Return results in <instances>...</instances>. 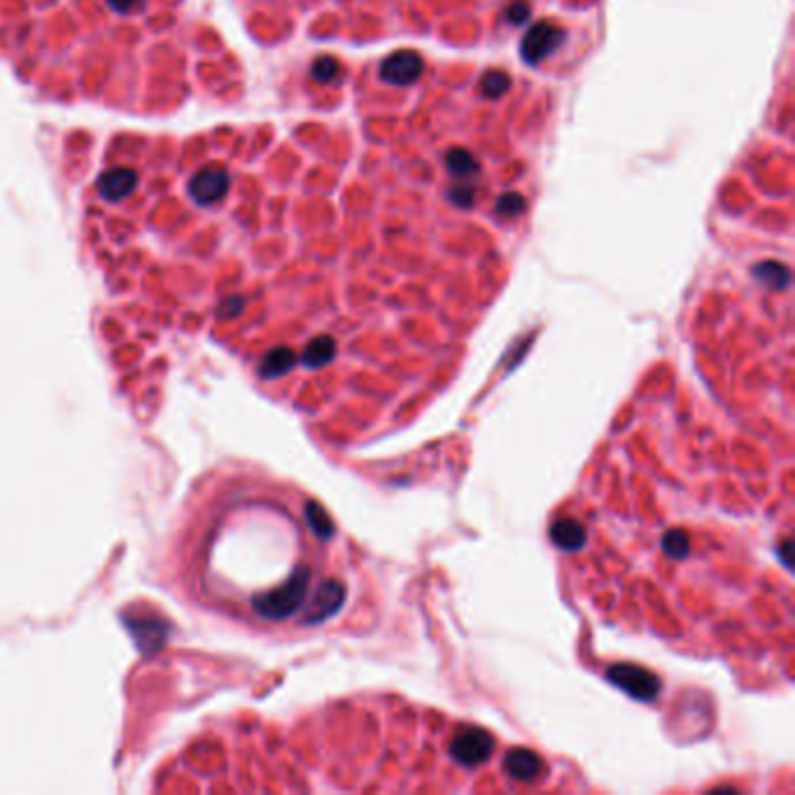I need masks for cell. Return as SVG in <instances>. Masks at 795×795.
Listing matches in <instances>:
<instances>
[{
    "label": "cell",
    "mask_w": 795,
    "mask_h": 795,
    "mask_svg": "<svg viewBox=\"0 0 795 795\" xmlns=\"http://www.w3.org/2000/svg\"><path fill=\"white\" fill-rule=\"evenodd\" d=\"M339 70H341V66H339V61L334 59V56H320V59L313 63L311 75H313L315 82L329 84V82H334L336 77H339Z\"/></svg>",
    "instance_id": "4fadbf2b"
},
{
    "label": "cell",
    "mask_w": 795,
    "mask_h": 795,
    "mask_svg": "<svg viewBox=\"0 0 795 795\" xmlns=\"http://www.w3.org/2000/svg\"><path fill=\"white\" fill-rule=\"evenodd\" d=\"M530 5L525 3V0H513L509 5V10H506V19L511 21V24H523V21L530 19Z\"/></svg>",
    "instance_id": "9a60e30c"
},
{
    "label": "cell",
    "mask_w": 795,
    "mask_h": 795,
    "mask_svg": "<svg viewBox=\"0 0 795 795\" xmlns=\"http://www.w3.org/2000/svg\"><path fill=\"white\" fill-rule=\"evenodd\" d=\"M754 276H756V278H761L765 285L779 287V290L789 285V280H791L789 269H786V266H784V264H779V262H763V264H758L756 269H754Z\"/></svg>",
    "instance_id": "8fae6325"
},
{
    "label": "cell",
    "mask_w": 795,
    "mask_h": 795,
    "mask_svg": "<svg viewBox=\"0 0 795 795\" xmlns=\"http://www.w3.org/2000/svg\"><path fill=\"white\" fill-rule=\"evenodd\" d=\"M551 537L555 544L560 548H567V551H576L586 541V534H583V530L574 520H560V523H555Z\"/></svg>",
    "instance_id": "30bf717a"
},
{
    "label": "cell",
    "mask_w": 795,
    "mask_h": 795,
    "mask_svg": "<svg viewBox=\"0 0 795 795\" xmlns=\"http://www.w3.org/2000/svg\"><path fill=\"white\" fill-rule=\"evenodd\" d=\"M450 201L460 208H471L476 201V194L471 187H453V192H450Z\"/></svg>",
    "instance_id": "2e32d148"
},
{
    "label": "cell",
    "mask_w": 795,
    "mask_h": 795,
    "mask_svg": "<svg viewBox=\"0 0 795 795\" xmlns=\"http://www.w3.org/2000/svg\"><path fill=\"white\" fill-rule=\"evenodd\" d=\"M525 208H527V201L516 192L502 194V196H499L497 206H495L497 215H502V217H518V215L525 213Z\"/></svg>",
    "instance_id": "5bb4252c"
},
{
    "label": "cell",
    "mask_w": 795,
    "mask_h": 795,
    "mask_svg": "<svg viewBox=\"0 0 795 795\" xmlns=\"http://www.w3.org/2000/svg\"><path fill=\"white\" fill-rule=\"evenodd\" d=\"M446 166H448V171L460 180L476 178V175L481 173V164H478V159L469 150H464V147H455V150L448 152Z\"/></svg>",
    "instance_id": "9c48e42d"
},
{
    "label": "cell",
    "mask_w": 795,
    "mask_h": 795,
    "mask_svg": "<svg viewBox=\"0 0 795 795\" xmlns=\"http://www.w3.org/2000/svg\"><path fill=\"white\" fill-rule=\"evenodd\" d=\"M504 768L509 770V775L513 779H520V782H532V779H537L541 775L544 763H541L539 756L532 754V751L516 749L506 756Z\"/></svg>",
    "instance_id": "ba28073f"
},
{
    "label": "cell",
    "mask_w": 795,
    "mask_h": 795,
    "mask_svg": "<svg viewBox=\"0 0 795 795\" xmlns=\"http://www.w3.org/2000/svg\"><path fill=\"white\" fill-rule=\"evenodd\" d=\"M562 40H565V31L558 24H553V21L541 19L527 28V33L523 35L520 56L530 66H537V63L544 61L548 54H553L562 45Z\"/></svg>",
    "instance_id": "7a4b0ae2"
},
{
    "label": "cell",
    "mask_w": 795,
    "mask_h": 795,
    "mask_svg": "<svg viewBox=\"0 0 795 795\" xmlns=\"http://www.w3.org/2000/svg\"><path fill=\"white\" fill-rule=\"evenodd\" d=\"M495 737L490 733H485L481 728H462L457 733L453 742V756L460 765H467V768H474V765L488 761L495 751Z\"/></svg>",
    "instance_id": "3957f363"
},
{
    "label": "cell",
    "mask_w": 795,
    "mask_h": 795,
    "mask_svg": "<svg viewBox=\"0 0 795 795\" xmlns=\"http://www.w3.org/2000/svg\"><path fill=\"white\" fill-rule=\"evenodd\" d=\"M136 187H138V175L133 168H126V166H117V168H110V171H105L101 178H98V185H96L101 199L110 201V203H119V201L129 199Z\"/></svg>",
    "instance_id": "52a82bcc"
},
{
    "label": "cell",
    "mask_w": 795,
    "mask_h": 795,
    "mask_svg": "<svg viewBox=\"0 0 795 795\" xmlns=\"http://www.w3.org/2000/svg\"><path fill=\"white\" fill-rule=\"evenodd\" d=\"M511 89V77L504 70H488L481 80V94L485 98H499Z\"/></svg>",
    "instance_id": "7c38bea8"
},
{
    "label": "cell",
    "mask_w": 795,
    "mask_h": 795,
    "mask_svg": "<svg viewBox=\"0 0 795 795\" xmlns=\"http://www.w3.org/2000/svg\"><path fill=\"white\" fill-rule=\"evenodd\" d=\"M422 70H425V61L413 49H401V52L390 54L381 63V77L388 84H395V87L413 84L422 75Z\"/></svg>",
    "instance_id": "5b68a950"
},
{
    "label": "cell",
    "mask_w": 795,
    "mask_h": 795,
    "mask_svg": "<svg viewBox=\"0 0 795 795\" xmlns=\"http://www.w3.org/2000/svg\"><path fill=\"white\" fill-rule=\"evenodd\" d=\"M229 187H231L229 173L220 166L203 168V171H199L192 180H189V194H192V199L196 203H201V206H213V203L222 201L224 196H227Z\"/></svg>",
    "instance_id": "277c9868"
},
{
    "label": "cell",
    "mask_w": 795,
    "mask_h": 795,
    "mask_svg": "<svg viewBox=\"0 0 795 795\" xmlns=\"http://www.w3.org/2000/svg\"><path fill=\"white\" fill-rule=\"evenodd\" d=\"M609 677L616 686H621L623 691H628L632 698L653 700L660 693V681L653 677L651 672L642 670V667H632V665L611 667Z\"/></svg>",
    "instance_id": "8992f818"
},
{
    "label": "cell",
    "mask_w": 795,
    "mask_h": 795,
    "mask_svg": "<svg viewBox=\"0 0 795 795\" xmlns=\"http://www.w3.org/2000/svg\"><path fill=\"white\" fill-rule=\"evenodd\" d=\"M332 523L315 502L252 476L213 478L182 518L175 558L189 600L250 628L332 618L346 586L325 572Z\"/></svg>",
    "instance_id": "6da1fadb"
},
{
    "label": "cell",
    "mask_w": 795,
    "mask_h": 795,
    "mask_svg": "<svg viewBox=\"0 0 795 795\" xmlns=\"http://www.w3.org/2000/svg\"><path fill=\"white\" fill-rule=\"evenodd\" d=\"M105 3H108L112 10L119 12V14H131V12L140 10L145 0H105Z\"/></svg>",
    "instance_id": "e0dca14e"
}]
</instances>
